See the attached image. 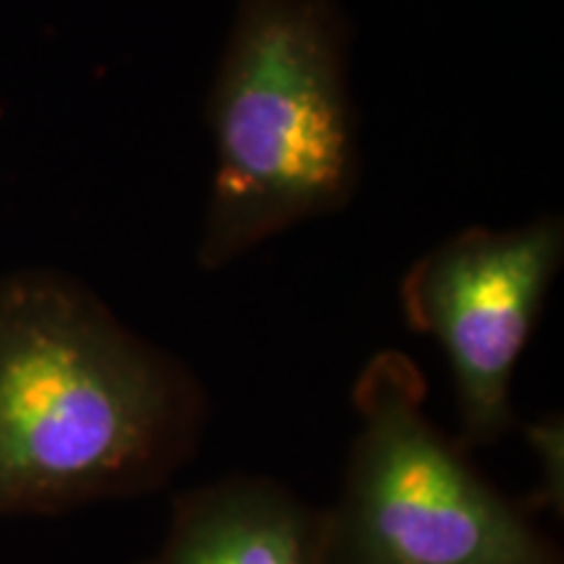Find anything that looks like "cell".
<instances>
[{
  "mask_svg": "<svg viewBox=\"0 0 564 564\" xmlns=\"http://www.w3.org/2000/svg\"><path fill=\"white\" fill-rule=\"evenodd\" d=\"M141 564H324V510L270 476H228L175 497Z\"/></svg>",
  "mask_w": 564,
  "mask_h": 564,
  "instance_id": "obj_5",
  "label": "cell"
},
{
  "mask_svg": "<svg viewBox=\"0 0 564 564\" xmlns=\"http://www.w3.org/2000/svg\"><path fill=\"white\" fill-rule=\"evenodd\" d=\"M348 63L337 0H238L209 91L202 270L348 207L361 181Z\"/></svg>",
  "mask_w": 564,
  "mask_h": 564,
  "instance_id": "obj_2",
  "label": "cell"
},
{
  "mask_svg": "<svg viewBox=\"0 0 564 564\" xmlns=\"http://www.w3.org/2000/svg\"><path fill=\"white\" fill-rule=\"evenodd\" d=\"M199 377L58 272L0 278V514L158 491L199 449Z\"/></svg>",
  "mask_w": 564,
  "mask_h": 564,
  "instance_id": "obj_1",
  "label": "cell"
},
{
  "mask_svg": "<svg viewBox=\"0 0 564 564\" xmlns=\"http://www.w3.org/2000/svg\"><path fill=\"white\" fill-rule=\"evenodd\" d=\"M531 442L541 453L544 460V491L549 497V505H562V429L560 419H546L541 426L531 429Z\"/></svg>",
  "mask_w": 564,
  "mask_h": 564,
  "instance_id": "obj_6",
  "label": "cell"
},
{
  "mask_svg": "<svg viewBox=\"0 0 564 564\" xmlns=\"http://www.w3.org/2000/svg\"><path fill=\"white\" fill-rule=\"evenodd\" d=\"M423 400L405 352L379 350L358 373V429L324 510V564H564L533 505L505 497Z\"/></svg>",
  "mask_w": 564,
  "mask_h": 564,
  "instance_id": "obj_3",
  "label": "cell"
},
{
  "mask_svg": "<svg viewBox=\"0 0 564 564\" xmlns=\"http://www.w3.org/2000/svg\"><path fill=\"white\" fill-rule=\"evenodd\" d=\"M564 262V223L468 228L429 249L400 282L405 322L434 337L453 371L460 440L489 447L518 426L512 382Z\"/></svg>",
  "mask_w": 564,
  "mask_h": 564,
  "instance_id": "obj_4",
  "label": "cell"
}]
</instances>
